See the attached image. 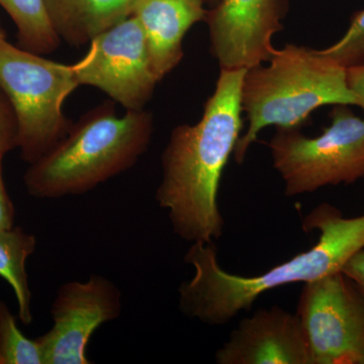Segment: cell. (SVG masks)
<instances>
[{
  "label": "cell",
  "mask_w": 364,
  "mask_h": 364,
  "mask_svg": "<svg viewBox=\"0 0 364 364\" xmlns=\"http://www.w3.org/2000/svg\"><path fill=\"white\" fill-rule=\"evenodd\" d=\"M296 314L312 364H364V294L343 272L306 282Z\"/></svg>",
  "instance_id": "52a82bcc"
},
{
  "label": "cell",
  "mask_w": 364,
  "mask_h": 364,
  "mask_svg": "<svg viewBox=\"0 0 364 364\" xmlns=\"http://www.w3.org/2000/svg\"><path fill=\"white\" fill-rule=\"evenodd\" d=\"M284 0H220L208 11L210 53L221 69H249L267 63L282 30Z\"/></svg>",
  "instance_id": "30bf717a"
},
{
  "label": "cell",
  "mask_w": 364,
  "mask_h": 364,
  "mask_svg": "<svg viewBox=\"0 0 364 364\" xmlns=\"http://www.w3.org/2000/svg\"><path fill=\"white\" fill-rule=\"evenodd\" d=\"M267 63L247 69L242 82V111L248 127L235 147L238 164L267 127L299 129L324 105H358L346 69L318 50L287 44L275 50Z\"/></svg>",
  "instance_id": "277c9868"
},
{
  "label": "cell",
  "mask_w": 364,
  "mask_h": 364,
  "mask_svg": "<svg viewBox=\"0 0 364 364\" xmlns=\"http://www.w3.org/2000/svg\"><path fill=\"white\" fill-rule=\"evenodd\" d=\"M122 294L107 277L59 287L53 301L51 329L37 337L44 364H90L87 346L93 333L122 314Z\"/></svg>",
  "instance_id": "9c48e42d"
},
{
  "label": "cell",
  "mask_w": 364,
  "mask_h": 364,
  "mask_svg": "<svg viewBox=\"0 0 364 364\" xmlns=\"http://www.w3.org/2000/svg\"><path fill=\"white\" fill-rule=\"evenodd\" d=\"M330 117V126L315 138L299 129L277 128L268 143L287 196L364 177V119L344 105H334Z\"/></svg>",
  "instance_id": "8992f818"
},
{
  "label": "cell",
  "mask_w": 364,
  "mask_h": 364,
  "mask_svg": "<svg viewBox=\"0 0 364 364\" xmlns=\"http://www.w3.org/2000/svg\"><path fill=\"white\" fill-rule=\"evenodd\" d=\"M0 38H6V33L4 28H2L1 23H0Z\"/></svg>",
  "instance_id": "7402d4cb"
},
{
  "label": "cell",
  "mask_w": 364,
  "mask_h": 364,
  "mask_svg": "<svg viewBox=\"0 0 364 364\" xmlns=\"http://www.w3.org/2000/svg\"><path fill=\"white\" fill-rule=\"evenodd\" d=\"M72 66L79 85L98 88L127 111H142L159 82L142 26L132 16L93 38Z\"/></svg>",
  "instance_id": "ba28073f"
},
{
  "label": "cell",
  "mask_w": 364,
  "mask_h": 364,
  "mask_svg": "<svg viewBox=\"0 0 364 364\" xmlns=\"http://www.w3.org/2000/svg\"><path fill=\"white\" fill-rule=\"evenodd\" d=\"M131 16L142 26L151 65L158 80L182 60V42L189 28L205 21L203 0H135Z\"/></svg>",
  "instance_id": "7c38bea8"
},
{
  "label": "cell",
  "mask_w": 364,
  "mask_h": 364,
  "mask_svg": "<svg viewBox=\"0 0 364 364\" xmlns=\"http://www.w3.org/2000/svg\"><path fill=\"white\" fill-rule=\"evenodd\" d=\"M303 225L306 231H320L318 243L256 277L223 269L214 243H193L184 260L195 268V275L179 287L182 312L205 324H226L261 294L342 272L352 256L364 249V215L346 219L338 208L323 203L306 215Z\"/></svg>",
  "instance_id": "7a4b0ae2"
},
{
  "label": "cell",
  "mask_w": 364,
  "mask_h": 364,
  "mask_svg": "<svg viewBox=\"0 0 364 364\" xmlns=\"http://www.w3.org/2000/svg\"><path fill=\"white\" fill-rule=\"evenodd\" d=\"M215 363L312 364V358L298 315L272 306L243 318L215 353Z\"/></svg>",
  "instance_id": "8fae6325"
},
{
  "label": "cell",
  "mask_w": 364,
  "mask_h": 364,
  "mask_svg": "<svg viewBox=\"0 0 364 364\" xmlns=\"http://www.w3.org/2000/svg\"><path fill=\"white\" fill-rule=\"evenodd\" d=\"M18 129L16 114L9 98L0 90V151L6 154L18 148Z\"/></svg>",
  "instance_id": "ac0fdd59"
},
{
  "label": "cell",
  "mask_w": 364,
  "mask_h": 364,
  "mask_svg": "<svg viewBox=\"0 0 364 364\" xmlns=\"http://www.w3.org/2000/svg\"><path fill=\"white\" fill-rule=\"evenodd\" d=\"M18 28V46L26 51L45 55L56 51L61 39L55 32L44 0H0Z\"/></svg>",
  "instance_id": "9a60e30c"
},
{
  "label": "cell",
  "mask_w": 364,
  "mask_h": 364,
  "mask_svg": "<svg viewBox=\"0 0 364 364\" xmlns=\"http://www.w3.org/2000/svg\"><path fill=\"white\" fill-rule=\"evenodd\" d=\"M318 51L328 58L334 60L345 69L363 65L364 64V9L354 14L348 30L338 42Z\"/></svg>",
  "instance_id": "e0dca14e"
},
{
  "label": "cell",
  "mask_w": 364,
  "mask_h": 364,
  "mask_svg": "<svg viewBox=\"0 0 364 364\" xmlns=\"http://www.w3.org/2000/svg\"><path fill=\"white\" fill-rule=\"evenodd\" d=\"M153 127V116L145 109L119 117L114 105H100L30 164L23 176L26 191L49 200L90 191L136 164L148 149Z\"/></svg>",
  "instance_id": "3957f363"
},
{
  "label": "cell",
  "mask_w": 364,
  "mask_h": 364,
  "mask_svg": "<svg viewBox=\"0 0 364 364\" xmlns=\"http://www.w3.org/2000/svg\"><path fill=\"white\" fill-rule=\"evenodd\" d=\"M342 272L346 274L364 294V249L352 256L342 268Z\"/></svg>",
  "instance_id": "ffe728a7"
},
{
  "label": "cell",
  "mask_w": 364,
  "mask_h": 364,
  "mask_svg": "<svg viewBox=\"0 0 364 364\" xmlns=\"http://www.w3.org/2000/svg\"><path fill=\"white\" fill-rule=\"evenodd\" d=\"M4 153L0 151V230L11 229L14 226V203L7 193L4 186V176H2V161H4Z\"/></svg>",
  "instance_id": "d6986e66"
},
{
  "label": "cell",
  "mask_w": 364,
  "mask_h": 364,
  "mask_svg": "<svg viewBox=\"0 0 364 364\" xmlns=\"http://www.w3.org/2000/svg\"><path fill=\"white\" fill-rule=\"evenodd\" d=\"M135 0H44L55 32L69 45L83 46L131 16Z\"/></svg>",
  "instance_id": "4fadbf2b"
},
{
  "label": "cell",
  "mask_w": 364,
  "mask_h": 364,
  "mask_svg": "<svg viewBox=\"0 0 364 364\" xmlns=\"http://www.w3.org/2000/svg\"><path fill=\"white\" fill-rule=\"evenodd\" d=\"M203 1H205H205H217V4H218V2L220 1V0H203Z\"/></svg>",
  "instance_id": "603a6c76"
},
{
  "label": "cell",
  "mask_w": 364,
  "mask_h": 364,
  "mask_svg": "<svg viewBox=\"0 0 364 364\" xmlns=\"http://www.w3.org/2000/svg\"><path fill=\"white\" fill-rule=\"evenodd\" d=\"M246 70L221 69L202 119L177 126L163 151L156 200L167 210L174 233L191 243H214L223 234L218 195L223 171L240 138Z\"/></svg>",
  "instance_id": "6da1fadb"
},
{
  "label": "cell",
  "mask_w": 364,
  "mask_h": 364,
  "mask_svg": "<svg viewBox=\"0 0 364 364\" xmlns=\"http://www.w3.org/2000/svg\"><path fill=\"white\" fill-rule=\"evenodd\" d=\"M78 86L73 66L0 38V90L16 114L21 159L32 164L67 135L73 123L64 114L63 105Z\"/></svg>",
  "instance_id": "5b68a950"
},
{
  "label": "cell",
  "mask_w": 364,
  "mask_h": 364,
  "mask_svg": "<svg viewBox=\"0 0 364 364\" xmlns=\"http://www.w3.org/2000/svg\"><path fill=\"white\" fill-rule=\"evenodd\" d=\"M0 364H44L37 340L23 334L4 301H0Z\"/></svg>",
  "instance_id": "2e32d148"
},
{
  "label": "cell",
  "mask_w": 364,
  "mask_h": 364,
  "mask_svg": "<svg viewBox=\"0 0 364 364\" xmlns=\"http://www.w3.org/2000/svg\"><path fill=\"white\" fill-rule=\"evenodd\" d=\"M36 247V237L21 227L0 230V277L13 289L18 301V318L25 325H30L33 318L26 263Z\"/></svg>",
  "instance_id": "5bb4252c"
},
{
  "label": "cell",
  "mask_w": 364,
  "mask_h": 364,
  "mask_svg": "<svg viewBox=\"0 0 364 364\" xmlns=\"http://www.w3.org/2000/svg\"><path fill=\"white\" fill-rule=\"evenodd\" d=\"M347 83L358 100V107L364 111V64L346 69Z\"/></svg>",
  "instance_id": "44dd1931"
}]
</instances>
